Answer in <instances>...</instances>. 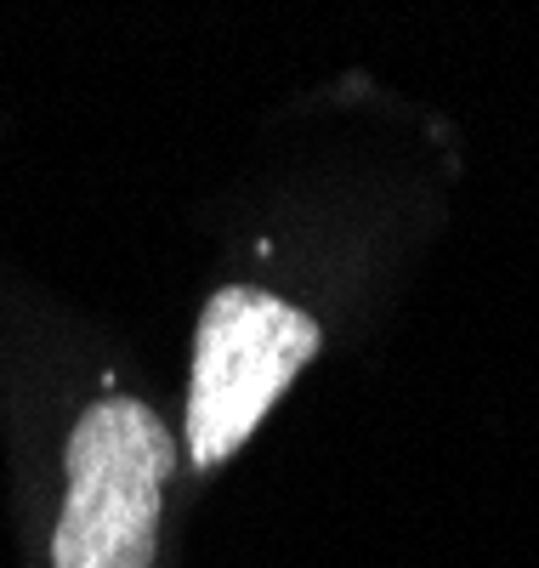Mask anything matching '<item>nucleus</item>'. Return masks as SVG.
Masks as SVG:
<instances>
[{
    "label": "nucleus",
    "instance_id": "nucleus-1",
    "mask_svg": "<svg viewBox=\"0 0 539 568\" xmlns=\"http://www.w3.org/2000/svg\"><path fill=\"white\" fill-rule=\"evenodd\" d=\"M29 568H182L187 460L176 415L103 336L45 318L18 415Z\"/></svg>",
    "mask_w": 539,
    "mask_h": 568
}]
</instances>
